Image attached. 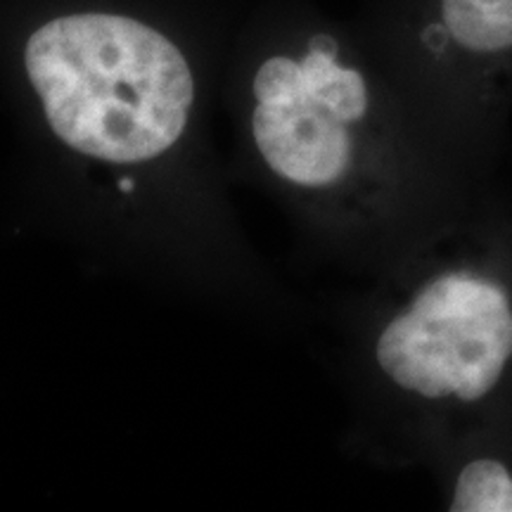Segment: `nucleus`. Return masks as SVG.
<instances>
[{"label": "nucleus", "instance_id": "39448f33", "mask_svg": "<svg viewBox=\"0 0 512 512\" xmlns=\"http://www.w3.org/2000/svg\"><path fill=\"white\" fill-rule=\"evenodd\" d=\"M453 512H512V477L498 460L465 465L453 491Z\"/></svg>", "mask_w": 512, "mask_h": 512}, {"label": "nucleus", "instance_id": "20e7f679", "mask_svg": "<svg viewBox=\"0 0 512 512\" xmlns=\"http://www.w3.org/2000/svg\"><path fill=\"white\" fill-rule=\"evenodd\" d=\"M432 31L463 55L496 60L512 53V0H434Z\"/></svg>", "mask_w": 512, "mask_h": 512}, {"label": "nucleus", "instance_id": "f03ea898", "mask_svg": "<svg viewBox=\"0 0 512 512\" xmlns=\"http://www.w3.org/2000/svg\"><path fill=\"white\" fill-rule=\"evenodd\" d=\"M228 176L311 226L380 221L392 136L368 67L335 31L271 24L247 38L226 88Z\"/></svg>", "mask_w": 512, "mask_h": 512}, {"label": "nucleus", "instance_id": "f257e3e1", "mask_svg": "<svg viewBox=\"0 0 512 512\" xmlns=\"http://www.w3.org/2000/svg\"><path fill=\"white\" fill-rule=\"evenodd\" d=\"M17 67L46 204L76 252L256 323L280 313L181 29L136 5L67 0L29 24Z\"/></svg>", "mask_w": 512, "mask_h": 512}, {"label": "nucleus", "instance_id": "7ed1b4c3", "mask_svg": "<svg viewBox=\"0 0 512 512\" xmlns=\"http://www.w3.org/2000/svg\"><path fill=\"white\" fill-rule=\"evenodd\" d=\"M512 358V306L501 287L467 273L427 280L377 328L373 363L422 401H479Z\"/></svg>", "mask_w": 512, "mask_h": 512}]
</instances>
